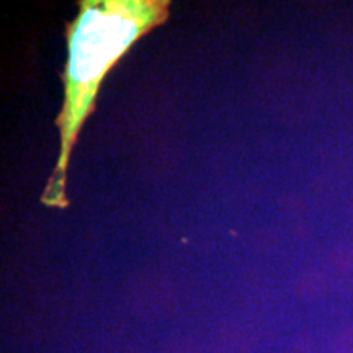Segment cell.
Wrapping results in <instances>:
<instances>
[{"label": "cell", "instance_id": "6da1fadb", "mask_svg": "<svg viewBox=\"0 0 353 353\" xmlns=\"http://www.w3.org/2000/svg\"><path fill=\"white\" fill-rule=\"evenodd\" d=\"M65 23L68 61L61 72L64 101L56 118L59 157L41 195L48 208L65 210L68 165L79 132L94 113L101 82L141 38L169 19V0H81Z\"/></svg>", "mask_w": 353, "mask_h": 353}]
</instances>
